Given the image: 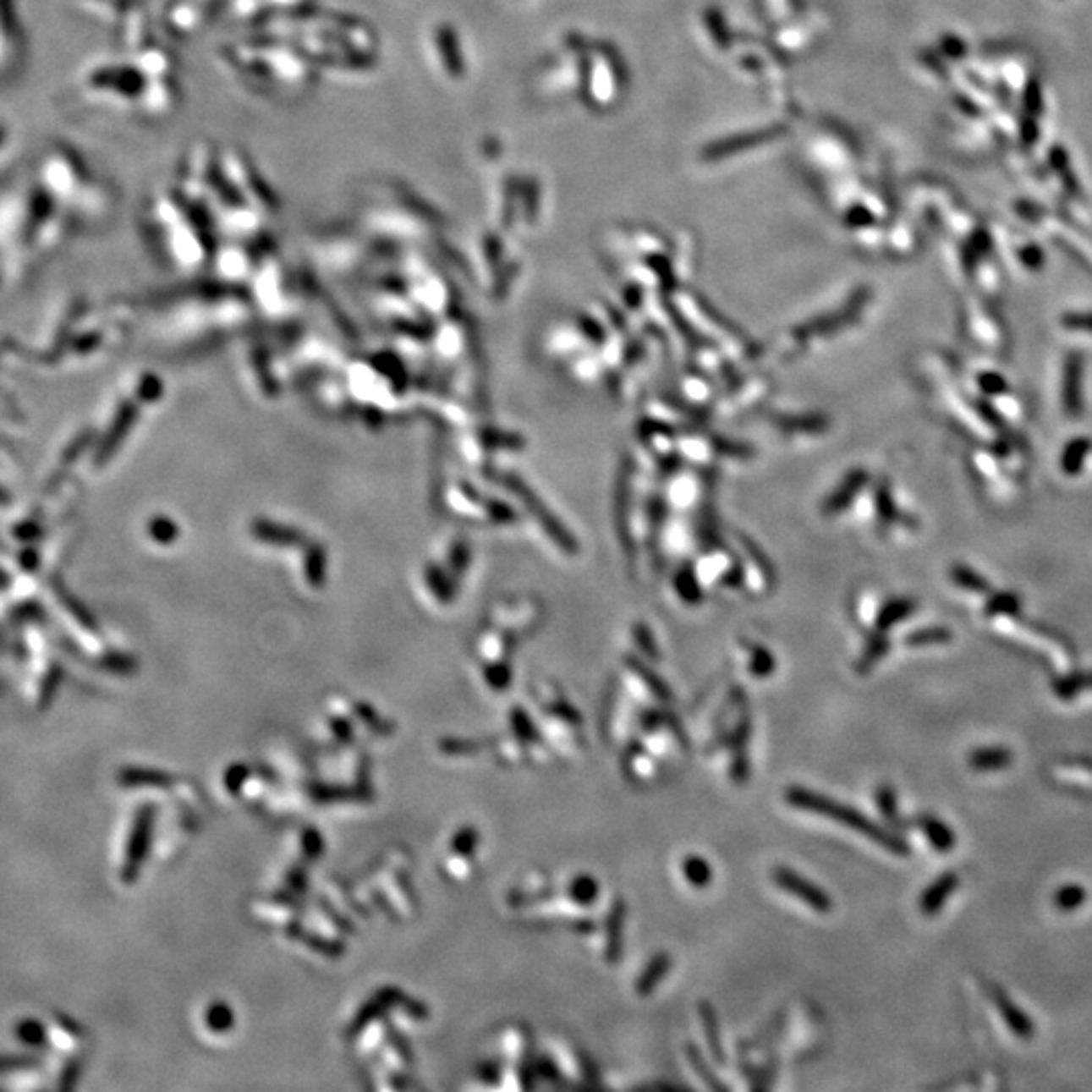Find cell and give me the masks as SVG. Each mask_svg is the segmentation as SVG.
Here are the masks:
<instances>
[{"label":"cell","instance_id":"obj_15","mask_svg":"<svg viewBox=\"0 0 1092 1092\" xmlns=\"http://www.w3.org/2000/svg\"><path fill=\"white\" fill-rule=\"evenodd\" d=\"M1090 452V442L1089 439L1080 437L1074 439L1066 445L1064 453H1062V469L1066 474H1078L1080 468H1083L1086 453Z\"/></svg>","mask_w":1092,"mask_h":1092},{"label":"cell","instance_id":"obj_11","mask_svg":"<svg viewBox=\"0 0 1092 1092\" xmlns=\"http://www.w3.org/2000/svg\"><path fill=\"white\" fill-rule=\"evenodd\" d=\"M919 826H920V830H923V833L926 836V840L933 843V846L939 852H949L951 848L955 846L953 831H951L949 827L943 824V821L935 820V817H930V815H923L919 820Z\"/></svg>","mask_w":1092,"mask_h":1092},{"label":"cell","instance_id":"obj_22","mask_svg":"<svg viewBox=\"0 0 1092 1092\" xmlns=\"http://www.w3.org/2000/svg\"><path fill=\"white\" fill-rule=\"evenodd\" d=\"M910 609H913V607H910L908 601H897V603L888 605L886 613H884L882 617H880V628H890V625H892L894 621L903 619L904 615L910 613Z\"/></svg>","mask_w":1092,"mask_h":1092},{"label":"cell","instance_id":"obj_25","mask_svg":"<svg viewBox=\"0 0 1092 1092\" xmlns=\"http://www.w3.org/2000/svg\"><path fill=\"white\" fill-rule=\"evenodd\" d=\"M980 385L983 392H987V395H997V392L1006 391V382H1003L1001 376L996 375V372H987V375H983L980 379Z\"/></svg>","mask_w":1092,"mask_h":1092},{"label":"cell","instance_id":"obj_2","mask_svg":"<svg viewBox=\"0 0 1092 1092\" xmlns=\"http://www.w3.org/2000/svg\"><path fill=\"white\" fill-rule=\"evenodd\" d=\"M771 876H773V882L781 890H785L787 894H793L797 900H801V903L807 904L811 910H815V913L827 914L833 908V900L824 888L815 886L814 882H809L805 876L791 870V868L777 866Z\"/></svg>","mask_w":1092,"mask_h":1092},{"label":"cell","instance_id":"obj_18","mask_svg":"<svg viewBox=\"0 0 1092 1092\" xmlns=\"http://www.w3.org/2000/svg\"><path fill=\"white\" fill-rule=\"evenodd\" d=\"M953 579L961 584V587L969 589V591H973V593L987 591V583L983 581L980 574L973 573L971 568H967V567H957L953 571Z\"/></svg>","mask_w":1092,"mask_h":1092},{"label":"cell","instance_id":"obj_19","mask_svg":"<svg viewBox=\"0 0 1092 1092\" xmlns=\"http://www.w3.org/2000/svg\"><path fill=\"white\" fill-rule=\"evenodd\" d=\"M773 656L763 648H753V664H750V674L757 678H767L773 674Z\"/></svg>","mask_w":1092,"mask_h":1092},{"label":"cell","instance_id":"obj_13","mask_svg":"<svg viewBox=\"0 0 1092 1092\" xmlns=\"http://www.w3.org/2000/svg\"><path fill=\"white\" fill-rule=\"evenodd\" d=\"M628 664H629L631 670H634L635 674H638L641 680H644V684L648 686V690L657 698V700L664 702V704L674 700V694H672V690L667 688L666 682L661 680V678L657 676L656 672H651L650 667L644 664V661L634 660V657H628Z\"/></svg>","mask_w":1092,"mask_h":1092},{"label":"cell","instance_id":"obj_14","mask_svg":"<svg viewBox=\"0 0 1092 1092\" xmlns=\"http://www.w3.org/2000/svg\"><path fill=\"white\" fill-rule=\"evenodd\" d=\"M686 1056H688V1060H690L692 1068H694V1070H696V1074L700 1076V1080H704V1084L711 1086L712 1090H727V1086H724V1084L721 1083V1080L716 1078V1074H714V1070L711 1068V1066H708L706 1060H704L702 1052H700V1050H698V1046H696L694 1042H688V1046H686Z\"/></svg>","mask_w":1092,"mask_h":1092},{"label":"cell","instance_id":"obj_30","mask_svg":"<svg viewBox=\"0 0 1092 1092\" xmlns=\"http://www.w3.org/2000/svg\"><path fill=\"white\" fill-rule=\"evenodd\" d=\"M638 644L641 645V650H644L650 657H657V648L654 644H651V638L648 634H645V631H638Z\"/></svg>","mask_w":1092,"mask_h":1092},{"label":"cell","instance_id":"obj_24","mask_svg":"<svg viewBox=\"0 0 1092 1092\" xmlns=\"http://www.w3.org/2000/svg\"><path fill=\"white\" fill-rule=\"evenodd\" d=\"M1062 324L1070 330H1084V332L1092 334V314H1068Z\"/></svg>","mask_w":1092,"mask_h":1092},{"label":"cell","instance_id":"obj_4","mask_svg":"<svg viewBox=\"0 0 1092 1092\" xmlns=\"http://www.w3.org/2000/svg\"><path fill=\"white\" fill-rule=\"evenodd\" d=\"M625 919H628V904L623 898H617L609 908L605 920V959L615 965L623 955Z\"/></svg>","mask_w":1092,"mask_h":1092},{"label":"cell","instance_id":"obj_28","mask_svg":"<svg viewBox=\"0 0 1092 1092\" xmlns=\"http://www.w3.org/2000/svg\"><path fill=\"white\" fill-rule=\"evenodd\" d=\"M538 1073L545 1076L546 1080H552V1083H561V1073H558L557 1064L551 1062L548 1058L542 1060V1062H538Z\"/></svg>","mask_w":1092,"mask_h":1092},{"label":"cell","instance_id":"obj_16","mask_svg":"<svg viewBox=\"0 0 1092 1092\" xmlns=\"http://www.w3.org/2000/svg\"><path fill=\"white\" fill-rule=\"evenodd\" d=\"M876 805L878 811L882 814L886 820H897L898 814V801H897V793L890 785H880L876 791Z\"/></svg>","mask_w":1092,"mask_h":1092},{"label":"cell","instance_id":"obj_26","mask_svg":"<svg viewBox=\"0 0 1092 1092\" xmlns=\"http://www.w3.org/2000/svg\"><path fill=\"white\" fill-rule=\"evenodd\" d=\"M664 724H666V712L648 711L644 714V718H641V727H644V731L648 733L657 731V728L664 727Z\"/></svg>","mask_w":1092,"mask_h":1092},{"label":"cell","instance_id":"obj_23","mask_svg":"<svg viewBox=\"0 0 1092 1092\" xmlns=\"http://www.w3.org/2000/svg\"><path fill=\"white\" fill-rule=\"evenodd\" d=\"M947 638H949V631H945V629H926V631H920V634L910 635L908 644H913V645L941 644V641H947Z\"/></svg>","mask_w":1092,"mask_h":1092},{"label":"cell","instance_id":"obj_17","mask_svg":"<svg viewBox=\"0 0 1092 1092\" xmlns=\"http://www.w3.org/2000/svg\"><path fill=\"white\" fill-rule=\"evenodd\" d=\"M1084 898H1086V892L1083 886H1066L1062 890H1058L1054 903L1060 910H1074L1084 903Z\"/></svg>","mask_w":1092,"mask_h":1092},{"label":"cell","instance_id":"obj_10","mask_svg":"<svg viewBox=\"0 0 1092 1092\" xmlns=\"http://www.w3.org/2000/svg\"><path fill=\"white\" fill-rule=\"evenodd\" d=\"M599 892H601L599 882L593 876H589V874H579L568 884V898L574 904H579V907H591V904L597 903Z\"/></svg>","mask_w":1092,"mask_h":1092},{"label":"cell","instance_id":"obj_29","mask_svg":"<svg viewBox=\"0 0 1092 1092\" xmlns=\"http://www.w3.org/2000/svg\"><path fill=\"white\" fill-rule=\"evenodd\" d=\"M19 1034H20V1038H23V1040H29V1042H37V1040L43 1036V1029H41L35 1022H27V1023H23V1026H20Z\"/></svg>","mask_w":1092,"mask_h":1092},{"label":"cell","instance_id":"obj_12","mask_svg":"<svg viewBox=\"0 0 1092 1092\" xmlns=\"http://www.w3.org/2000/svg\"><path fill=\"white\" fill-rule=\"evenodd\" d=\"M1012 753L1003 747L980 749L971 755L969 763L975 771H1000L1012 763Z\"/></svg>","mask_w":1092,"mask_h":1092},{"label":"cell","instance_id":"obj_5","mask_svg":"<svg viewBox=\"0 0 1092 1092\" xmlns=\"http://www.w3.org/2000/svg\"><path fill=\"white\" fill-rule=\"evenodd\" d=\"M1064 411L1070 417H1078L1083 411V359L1080 354H1070L1064 362V389H1062Z\"/></svg>","mask_w":1092,"mask_h":1092},{"label":"cell","instance_id":"obj_21","mask_svg":"<svg viewBox=\"0 0 1092 1092\" xmlns=\"http://www.w3.org/2000/svg\"><path fill=\"white\" fill-rule=\"evenodd\" d=\"M514 728H516V734H519L522 741H526V743H536L538 741L535 727H532L530 718H528L524 712H520V711L514 712Z\"/></svg>","mask_w":1092,"mask_h":1092},{"label":"cell","instance_id":"obj_1","mask_svg":"<svg viewBox=\"0 0 1092 1092\" xmlns=\"http://www.w3.org/2000/svg\"><path fill=\"white\" fill-rule=\"evenodd\" d=\"M785 799L787 804L795 807V809H804V811H809V814L824 815L827 820L837 821V824L850 827V830L870 837V840L876 842L878 846H884L888 852L897 853V856H908L910 853L908 843L904 842L903 837L894 836V833L884 830L882 826H878L876 821L870 820V817L864 815L862 811L837 804V801L831 799V797L815 793V791L805 789V787L801 785H793L785 791Z\"/></svg>","mask_w":1092,"mask_h":1092},{"label":"cell","instance_id":"obj_7","mask_svg":"<svg viewBox=\"0 0 1092 1092\" xmlns=\"http://www.w3.org/2000/svg\"><path fill=\"white\" fill-rule=\"evenodd\" d=\"M670 967H672V957L667 953H657L651 957L648 965L644 967V971H641L638 980H635V993L641 997H648L650 993H654L656 987L660 985L661 980L666 977V973L670 971Z\"/></svg>","mask_w":1092,"mask_h":1092},{"label":"cell","instance_id":"obj_9","mask_svg":"<svg viewBox=\"0 0 1092 1092\" xmlns=\"http://www.w3.org/2000/svg\"><path fill=\"white\" fill-rule=\"evenodd\" d=\"M682 876L686 878V882L690 884V886L704 890L711 886L714 874L706 858L692 853V856H686L684 860H682Z\"/></svg>","mask_w":1092,"mask_h":1092},{"label":"cell","instance_id":"obj_6","mask_svg":"<svg viewBox=\"0 0 1092 1092\" xmlns=\"http://www.w3.org/2000/svg\"><path fill=\"white\" fill-rule=\"evenodd\" d=\"M959 884V878L953 872H947L941 878H936L929 888L925 890L923 897H920V910L926 914V917H933V914L945 904V900L951 897V892L957 888Z\"/></svg>","mask_w":1092,"mask_h":1092},{"label":"cell","instance_id":"obj_8","mask_svg":"<svg viewBox=\"0 0 1092 1092\" xmlns=\"http://www.w3.org/2000/svg\"><path fill=\"white\" fill-rule=\"evenodd\" d=\"M698 1013H700V1022H702V1029H704V1038H706L708 1050H711V1056L716 1060V1064H724L727 1062V1056H724V1048H722V1036H721V1028H718V1018L714 1007L708 1001H700L698 1006Z\"/></svg>","mask_w":1092,"mask_h":1092},{"label":"cell","instance_id":"obj_27","mask_svg":"<svg viewBox=\"0 0 1092 1092\" xmlns=\"http://www.w3.org/2000/svg\"><path fill=\"white\" fill-rule=\"evenodd\" d=\"M555 712L562 718V721L568 722V724H574V727H579V724H581V712H579L577 708L568 706L567 702L555 704Z\"/></svg>","mask_w":1092,"mask_h":1092},{"label":"cell","instance_id":"obj_3","mask_svg":"<svg viewBox=\"0 0 1092 1092\" xmlns=\"http://www.w3.org/2000/svg\"><path fill=\"white\" fill-rule=\"evenodd\" d=\"M750 734H753V722H750L749 714H743V716L738 718L734 734L731 737V743H733L731 779L737 785H744L750 777V763H749V753H747Z\"/></svg>","mask_w":1092,"mask_h":1092},{"label":"cell","instance_id":"obj_20","mask_svg":"<svg viewBox=\"0 0 1092 1092\" xmlns=\"http://www.w3.org/2000/svg\"><path fill=\"white\" fill-rule=\"evenodd\" d=\"M1018 597L1016 595L1009 593H1000L996 597H991V601L987 603V612L990 613H1018Z\"/></svg>","mask_w":1092,"mask_h":1092}]
</instances>
